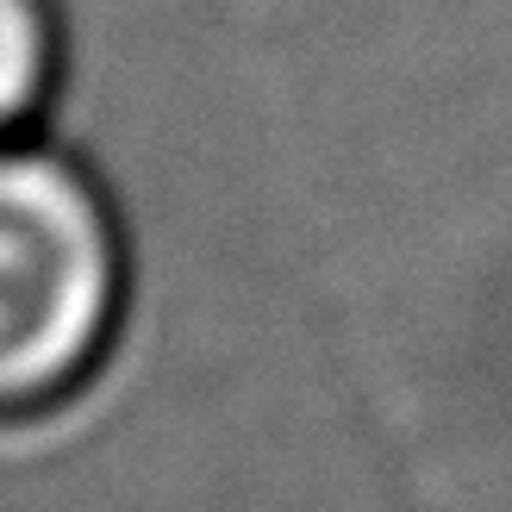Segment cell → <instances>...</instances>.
I'll return each mask as SVG.
<instances>
[{"label": "cell", "mask_w": 512, "mask_h": 512, "mask_svg": "<svg viewBox=\"0 0 512 512\" xmlns=\"http://www.w3.org/2000/svg\"><path fill=\"white\" fill-rule=\"evenodd\" d=\"M119 232L88 175L57 150H13L0 182V394L57 406L119 319Z\"/></svg>", "instance_id": "6da1fadb"}, {"label": "cell", "mask_w": 512, "mask_h": 512, "mask_svg": "<svg viewBox=\"0 0 512 512\" xmlns=\"http://www.w3.org/2000/svg\"><path fill=\"white\" fill-rule=\"evenodd\" d=\"M44 57H50V19L44 0H7V69H0V107L7 125H25L44 94Z\"/></svg>", "instance_id": "7a4b0ae2"}]
</instances>
